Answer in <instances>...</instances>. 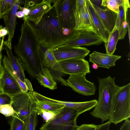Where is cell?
Masks as SVG:
<instances>
[{"label": "cell", "instance_id": "6da1fadb", "mask_svg": "<svg viewBox=\"0 0 130 130\" xmlns=\"http://www.w3.org/2000/svg\"><path fill=\"white\" fill-rule=\"evenodd\" d=\"M53 5L52 9L44 15L37 25L29 21L25 20L38 43L53 49L67 42L72 37V33L67 36L63 34L53 0Z\"/></svg>", "mask_w": 130, "mask_h": 130}, {"label": "cell", "instance_id": "7a4b0ae2", "mask_svg": "<svg viewBox=\"0 0 130 130\" xmlns=\"http://www.w3.org/2000/svg\"><path fill=\"white\" fill-rule=\"evenodd\" d=\"M18 43L14 46L15 54L31 78H35L43 68L37 48L38 42L25 21L20 28Z\"/></svg>", "mask_w": 130, "mask_h": 130}, {"label": "cell", "instance_id": "3957f363", "mask_svg": "<svg viewBox=\"0 0 130 130\" xmlns=\"http://www.w3.org/2000/svg\"><path fill=\"white\" fill-rule=\"evenodd\" d=\"M115 79V77L112 78L110 76L98 78V99L97 104L90 114L94 117L100 119L102 122L110 118L114 99L122 87L116 84Z\"/></svg>", "mask_w": 130, "mask_h": 130}, {"label": "cell", "instance_id": "277c9868", "mask_svg": "<svg viewBox=\"0 0 130 130\" xmlns=\"http://www.w3.org/2000/svg\"><path fill=\"white\" fill-rule=\"evenodd\" d=\"M130 117V83L122 86L116 95L109 121L115 125Z\"/></svg>", "mask_w": 130, "mask_h": 130}, {"label": "cell", "instance_id": "5b68a950", "mask_svg": "<svg viewBox=\"0 0 130 130\" xmlns=\"http://www.w3.org/2000/svg\"><path fill=\"white\" fill-rule=\"evenodd\" d=\"M79 115L75 109L64 107L44 124L40 130H77L76 120Z\"/></svg>", "mask_w": 130, "mask_h": 130}, {"label": "cell", "instance_id": "8992f818", "mask_svg": "<svg viewBox=\"0 0 130 130\" xmlns=\"http://www.w3.org/2000/svg\"><path fill=\"white\" fill-rule=\"evenodd\" d=\"M32 92H22L11 98V104L17 116L24 121L30 113L36 112L38 114L39 112L36 101Z\"/></svg>", "mask_w": 130, "mask_h": 130}, {"label": "cell", "instance_id": "52a82bcc", "mask_svg": "<svg viewBox=\"0 0 130 130\" xmlns=\"http://www.w3.org/2000/svg\"><path fill=\"white\" fill-rule=\"evenodd\" d=\"M62 28L73 30L75 26L74 12L75 0H53Z\"/></svg>", "mask_w": 130, "mask_h": 130}, {"label": "cell", "instance_id": "ba28073f", "mask_svg": "<svg viewBox=\"0 0 130 130\" xmlns=\"http://www.w3.org/2000/svg\"><path fill=\"white\" fill-rule=\"evenodd\" d=\"M103 42V41L102 39L93 31L86 30L77 31L74 30L73 37L71 40L55 48L80 47L82 46L98 45Z\"/></svg>", "mask_w": 130, "mask_h": 130}, {"label": "cell", "instance_id": "9c48e42d", "mask_svg": "<svg viewBox=\"0 0 130 130\" xmlns=\"http://www.w3.org/2000/svg\"><path fill=\"white\" fill-rule=\"evenodd\" d=\"M74 15L75 25L74 30L91 31L100 36L89 14L86 5V0H75Z\"/></svg>", "mask_w": 130, "mask_h": 130}, {"label": "cell", "instance_id": "30bf717a", "mask_svg": "<svg viewBox=\"0 0 130 130\" xmlns=\"http://www.w3.org/2000/svg\"><path fill=\"white\" fill-rule=\"evenodd\" d=\"M62 73L72 75H84L90 73L88 61L85 59L74 58L58 62Z\"/></svg>", "mask_w": 130, "mask_h": 130}, {"label": "cell", "instance_id": "8fae6325", "mask_svg": "<svg viewBox=\"0 0 130 130\" xmlns=\"http://www.w3.org/2000/svg\"><path fill=\"white\" fill-rule=\"evenodd\" d=\"M86 74L72 75L66 80L67 86L83 95L89 96L94 94L96 88L94 82L87 80Z\"/></svg>", "mask_w": 130, "mask_h": 130}, {"label": "cell", "instance_id": "7c38bea8", "mask_svg": "<svg viewBox=\"0 0 130 130\" xmlns=\"http://www.w3.org/2000/svg\"><path fill=\"white\" fill-rule=\"evenodd\" d=\"M53 51L58 62L74 58L84 59L90 52L87 48L80 46L57 47Z\"/></svg>", "mask_w": 130, "mask_h": 130}, {"label": "cell", "instance_id": "4fadbf2b", "mask_svg": "<svg viewBox=\"0 0 130 130\" xmlns=\"http://www.w3.org/2000/svg\"><path fill=\"white\" fill-rule=\"evenodd\" d=\"M53 0H42L30 8L29 14L23 20L30 21L35 25L38 24L44 15L53 7Z\"/></svg>", "mask_w": 130, "mask_h": 130}, {"label": "cell", "instance_id": "5bb4252c", "mask_svg": "<svg viewBox=\"0 0 130 130\" xmlns=\"http://www.w3.org/2000/svg\"><path fill=\"white\" fill-rule=\"evenodd\" d=\"M37 48L43 67L48 68L50 70H51V71L61 73L60 67L55 57L53 49L44 46L38 43Z\"/></svg>", "mask_w": 130, "mask_h": 130}, {"label": "cell", "instance_id": "9a60e30c", "mask_svg": "<svg viewBox=\"0 0 130 130\" xmlns=\"http://www.w3.org/2000/svg\"><path fill=\"white\" fill-rule=\"evenodd\" d=\"M3 48L6 52L7 57L13 69L17 74L20 79L27 84L32 85L30 82L26 77L24 73L25 70L20 59L18 57L14 56L13 53L11 43L7 41H4Z\"/></svg>", "mask_w": 130, "mask_h": 130}, {"label": "cell", "instance_id": "2e32d148", "mask_svg": "<svg viewBox=\"0 0 130 130\" xmlns=\"http://www.w3.org/2000/svg\"><path fill=\"white\" fill-rule=\"evenodd\" d=\"M24 2L23 0H15V3L10 11L2 17L8 31V38L7 41L10 43L14 36L17 24L16 13L20 4H23Z\"/></svg>", "mask_w": 130, "mask_h": 130}, {"label": "cell", "instance_id": "e0dca14e", "mask_svg": "<svg viewBox=\"0 0 130 130\" xmlns=\"http://www.w3.org/2000/svg\"><path fill=\"white\" fill-rule=\"evenodd\" d=\"M32 93L33 97L37 101L61 104L64 107L75 109L79 114L82 113L86 108V104L84 102H73L59 101L47 98L36 91L32 92Z\"/></svg>", "mask_w": 130, "mask_h": 130}, {"label": "cell", "instance_id": "ac0fdd59", "mask_svg": "<svg viewBox=\"0 0 130 130\" xmlns=\"http://www.w3.org/2000/svg\"><path fill=\"white\" fill-rule=\"evenodd\" d=\"M89 61L96 64L98 67L109 69L115 66V62L121 56L111 55L94 51L89 55Z\"/></svg>", "mask_w": 130, "mask_h": 130}, {"label": "cell", "instance_id": "d6986e66", "mask_svg": "<svg viewBox=\"0 0 130 130\" xmlns=\"http://www.w3.org/2000/svg\"><path fill=\"white\" fill-rule=\"evenodd\" d=\"M86 5L93 23L103 42H106L110 33L105 28L98 14L90 0H86Z\"/></svg>", "mask_w": 130, "mask_h": 130}, {"label": "cell", "instance_id": "ffe728a7", "mask_svg": "<svg viewBox=\"0 0 130 130\" xmlns=\"http://www.w3.org/2000/svg\"><path fill=\"white\" fill-rule=\"evenodd\" d=\"M2 79V89L3 92L11 97L23 92L17 82L4 68Z\"/></svg>", "mask_w": 130, "mask_h": 130}, {"label": "cell", "instance_id": "44dd1931", "mask_svg": "<svg viewBox=\"0 0 130 130\" xmlns=\"http://www.w3.org/2000/svg\"><path fill=\"white\" fill-rule=\"evenodd\" d=\"M92 4L104 27L110 33L115 26L118 14L106 7L102 8Z\"/></svg>", "mask_w": 130, "mask_h": 130}, {"label": "cell", "instance_id": "7402d4cb", "mask_svg": "<svg viewBox=\"0 0 130 130\" xmlns=\"http://www.w3.org/2000/svg\"><path fill=\"white\" fill-rule=\"evenodd\" d=\"M35 78L41 85L53 90L57 88V84L54 79L51 71L48 68L43 67Z\"/></svg>", "mask_w": 130, "mask_h": 130}, {"label": "cell", "instance_id": "603a6c76", "mask_svg": "<svg viewBox=\"0 0 130 130\" xmlns=\"http://www.w3.org/2000/svg\"><path fill=\"white\" fill-rule=\"evenodd\" d=\"M2 62L4 68L10 73L17 82L23 92L27 93L29 92L34 91L32 85L27 84L20 79L17 74L13 69L7 57L5 55L4 56Z\"/></svg>", "mask_w": 130, "mask_h": 130}, {"label": "cell", "instance_id": "cb8c5ba5", "mask_svg": "<svg viewBox=\"0 0 130 130\" xmlns=\"http://www.w3.org/2000/svg\"><path fill=\"white\" fill-rule=\"evenodd\" d=\"M119 30L115 27L110 33L107 41L105 43L106 54L113 55L116 50L119 37Z\"/></svg>", "mask_w": 130, "mask_h": 130}, {"label": "cell", "instance_id": "d4e9b609", "mask_svg": "<svg viewBox=\"0 0 130 130\" xmlns=\"http://www.w3.org/2000/svg\"><path fill=\"white\" fill-rule=\"evenodd\" d=\"M36 101L38 108L39 110L38 114L41 110H44L51 112L55 115L64 107L62 105L58 104L41 102Z\"/></svg>", "mask_w": 130, "mask_h": 130}, {"label": "cell", "instance_id": "484cf974", "mask_svg": "<svg viewBox=\"0 0 130 130\" xmlns=\"http://www.w3.org/2000/svg\"><path fill=\"white\" fill-rule=\"evenodd\" d=\"M129 9L128 7L123 5L122 2L119 7L118 13L115 26L119 30L121 28L123 21L124 20H127V13Z\"/></svg>", "mask_w": 130, "mask_h": 130}, {"label": "cell", "instance_id": "4316f807", "mask_svg": "<svg viewBox=\"0 0 130 130\" xmlns=\"http://www.w3.org/2000/svg\"><path fill=\"white\" fill-rule=\"evenodd\" d=\"M37 113H32L25 119V130H36L38 123Z\"/></svg>", "mask_w": 130, "mask_h": 130}, {"label": "cell", "instance_id": "83f0119b", "mask_svg": "<svg viewBox=\"0 0 130 130\" xmlns=\"http://www.w3.org/2000/svg\"><path fill=\"white\" fill-rule=\"evenodd\" d=\"M123 0H102L101 6L106 7L114 12L118 13L119 8Z\"/></svg>", "mask_w": 130, "mask_h": 130}, {"label": "cell", "instance_id": "f1b7e54d", "mask_svg": "<svg viewBox=\"0 0 130 130\" xmlns=\"http://www.w3.org/2000/svg\"><path fill=\"white\" fill-rule=\"evenodd\" d=\"M15 0H1L0 4V19L4 14L8 13L13 6Z\"/></svg>", "mask_w": 130, "mask_h": 130}, {"label": "cell", "instance_id": "f546056e", "mask_svg": "<svg viewBox=\"0 0 130 130\" xmlns=\"http://www.w3.org/2000/svg\"><path fill=\"white\" fill-rule=\"evenodd\" d=\"M12 117L10 123V130H25V123L16 114Z\"/></svg>", "mask_w": 130, "mask_h": 130}, {"label": "cell", "instance_id": "4dcf8cb0", "mask_svg": "<svg viewBox=\"0 0 130 130\" xmlns=\"http://www.w3.org/2000/svg\"><path fill=\"white\" fill-rule=\"evenodd\" d=\"M0 113L7 117H13L17 114V112L14 110L11 103L1 105L0 108Z\"/></svg>", "mask_w": 130, "mask_h": 130}, {"label": "cell", "instance_id": "1f68e13d", "mask_svg": "<svg viewBox=\"0 0 130 130\" xmlns=\"http://www.w3.org/2000/svg\"><path fill=\"white\" fill-rule=\"evenodd\" d=\"M127 20H124L123 22L122 26L119 30V40L124 39L127 31Z\"/></svg>", "mask_w": 130, "mask_h": 130}, {"label": "cell", "instance_id": "d6a6232c", "mask_svg": "<svg viewBox=\"0 0 130 130\" xmlns=\"http://www.w3.org/2000/svg\"><path fill=\"white\" fill-rule=\"evenodd\" d=\"M12 97L3 92L0 93V104H9L11 103Z\"/></svg>", "mask_w": 130, "mask_h": 130}, {"label": "cell", "instance_id": "836d02e7", "mask_svg": "<svg viewBox=\"0 0 130 130\" xmlns=\"http://www.w3.org/2000/svg\"><path fill=\"white\" fill-rule=\"evenodd\" d=\"M38 114L42 117L46 122L51 119L55 115L51 112L44 110H41Z\"/></svg>", "mask_w": 130, "mask_h": 130}, {"label": "cell", "instance_id": "e575fe53", "mask_svg": "<svg viewBox=\"0 0 130 130\" xmlns=\"http://www.w3.org/2000/svg\"><path fill=\"white\" fill-rule=\"evenodd\" d=\"M97 125L93 124H84L78 126L77 130H97Z\"/></svg>", "mask_w": 130, "mask_h": 130}, {"label": "cell", "instance_id": "d590c367", "mask_svg": "<svg viewBox=\"0 0 130 130\" xmlns=\"http://www.w3.org/2000/svg\"><path fill=\"white\" fill-rule=\"evenodd\" d=\"M42 0H25L24 7L30 9L37 4L40 2Z\"/></svg>", "mask_w": 130, "mask_h": 130}, {"label": "cell", "instance_id": "8d00e7d4", "mask_svg": "<svg viewBox=\"0 0 130 130\" xmlns=\"http://www.w3.org/2000/svg\"><path fill=\"white\" fill-rule=\"evenodd\" d=\"M3 43L0 47V79L2 77L4 70V67L1 63L2 58V52L3 48Z\"/></svg>", "mask_w": 130, "mask_h": 130}, {"label": "cell", "instance_id": "74e56055", "mask_svg": "<svg viewBox=\"0 0 130 130\" xmlns=\"http://www.w3.org/2000/svg\"><path fill=\"white\" fill-rule=\"evenodd\" d=\"M110 123L109 121L97 125V130H109Z\"/></svg>", "mask_w": 130, "mask_h": 130}, {"label": "cell", "instance_id": "f35d334b", "mask_svg": "<svg viewBox=\"0 0 130 130\" xmlns=\"http://www.w3.org/2000/svg\"><path fill=\"white\" fill-rule=\"evenodd\" d=\"M119 130H130L129 118L125 120L124 122L121 126Z\"/></svg>", "mask_w": 130, "mask_h": 130}, {"label": "cell", "instance_id": "ab89813d", "mask_svg": "<svg viewBox=\"0 0 130 130\" xmlns=\"http://www.w3.org/2000/svg\"><path fill=\"white\" fill-rule=\"evenodd\" d=\"M7 35H8V31L5 27L0 28V38H2Z\"/></svg>", "mask_w": 130, "mask_h": 130}, {"label": "cell", "instance_id": "60d3db41", "mask_svg": "<svg viewBox=\"0 0 130 130\" xmlns=\"http://www.w3.org/2000/svg\"><path fill=\"white\" fill-rule=\"evenodd\" d=\"M62 32L63 34L65 36H68L71 34L73 31L70 29L67 28H62Z\"/></svg>", "mask_w": 130, "mask_h": 130}, {"label": "cell", "instance_id": "b9f144b4", "mask_svg": "<svg viewBox=\"0 0 130 130\" xmlns=\"http://www.w3.org/2000/svg\"><path fill=\"white\" fill-rule=\"evenodd\" d=\"M18 9L22 11L25 14V16L27 15L29 13L30 10L29 9L22 7L19 6Z\"/></svg>", "mask_w": 130, "mask_h": 130}, {"label": "cell", "instance_id": "7bdbcfd3", "mask_svg": "<svg viewBox=\"0 0 130 130\" xmlns=\"http://www.w3.org/2000/svg\"><path fill=\"white\" fill-rule=\"evenodd\" d=\"M25 15L24 13L21 11L17 12L16 13V17L19 18H24Z\"/></svg>", "mask_w": 130, "mask_h": 130}, {"label": "cell", "instance_id": "ee69618b", "mask_svg": "<svg viewBox=\"0 0 130 130\" xmlns=\"http://www.w3.org/2000/svg\"><path fill=\"white\" fill-rule=\"evenodd\" d=\"M93 68L94 69H97L99 68L97 65L95 63H93L92 65Z\"/></svg>", "mask_w": 130, "mask_h": 130}, {"label": "cell", "instance_id": "f6af8a7d", "mask_svg": "<svg viewBox=\"0 0 130 130\" xmlns=\"http://www.w3.org/2000/svg\"><path fill=\"white\" fill-rule=\"evenodd\" d=\"M2 38V39H1V38H0V47L1 46L2 44L3 43L4 41V37H3Z\"/></svg>", "mask_w": 130, "mask_h": 130}, {"label": "cell", "instance_id": "bcb514c9", "mask_svg": "<svg viewBox=\"0 0 130 130\" xmlns=\"http://www.w3.org/2000/svg\"><path fill=\"white\" fill-rule=\"evenodd\" d=\"M2 78L0 79V93L3 92L2 89Z\"/></svg>", "mask_w": 130, "mask_h": 130}, {"label": "cell", "instance_id": "7dc6e473", "mask_svg": "<svg viewBox=\"0 0 130 130\" xmlns=\"http://www.w3.org/2000/svg\"><path fill=\"white\" fill-rule=\"evenodd\" d=\"M3 27V26L2 25H0V28Z\"/></svg>", "mask_w": 130, "mask_h": 130}, {"label": "cell", "instance_id": "c3c4849f", "mask_svg": "<svg viewBox=\"0 0 130 130\" xmlns=\"http://www.w3.org/2000/svg\"><path fill=\"white\" fill-rule=\"evenodd\" d=\"M1 0H0V4L1 2Z\"/></svg>", "mask_w": 130, "mask_h": 130}]
</instances>
